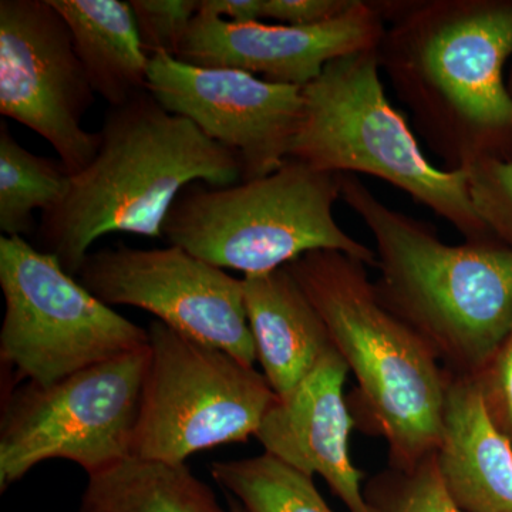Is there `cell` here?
I'll use <instances>...</instances> for the list:
<instances>
[{
  "mask_svg": "<svg viewBox=\"0 0 512 512\" xmlns=\"http://www.w3.org/2000/svg\"><path fill=\"white\" fill-rule=\"evenodd\" d=\"M92 163L72 175L66 198L43 212L36 248L77 278L94 242L114 232L163 238V225L187 185L242 181L238 158L150 93L109 107Z\"/></svg>",
  "mask_w": 512,
  "mask_h": 512,
  "instance_id": "cell-1",
  "label": "cell"
},
{
  "mask_svg": "<svg viewBox=\"0 0 512 512\" xmlns=\"http://www.w3.org/2000/svg\"><path fill=\"white\" fill-rule=\"evenodd\" d=\"M342 201L375 239L380 301L430 346L441 366L473 377L512 329V248L450 245L394 211L353 175Z\"/></svg>",
  "mask_w": 512,
  "mask_h": 512,
  "instance_id": "cell-2",
  "label": "cell"
},
{
  "mask_svg": "<svg viewBox=\"0 0 512 512\" xmlns=\"http://www.w3.org/2000/svg\"><path fill=\"white\" fill-rule=\"evenodd\" d=\"M356 380V410L389 447V467L412 470L439 447L448 372L430 346L377 295L366 265L313 251L286 265Z\"/></svg>",
  "mask_w": 512,
  "mask_h": 512,
  "instance_id": "cell-3",
  "label": "cell"
},
{
  "mask_svg": "<svg viewBox=\"0 0 512 512\" xmlns=\"http://www.w3.org/2000/svg\"><path fill=\"white\" fill-rule=\"evenodd\" d=\"M511 53L512 5L461 0L414 6L377 47L380 67L453 170L483 160L481 141L512 127Z\"/></svg>",
  "mask_w": 512,
  "mask_h": 512,
  "instance_id": "cell-4",
  "label": "cell"
},
{
  "mask_svg": "<svg viewBox=\"0 0 512 512\" xmlns=\"http://www.w3.org/2000/svg\"><path fill=\"white\" fill-rule=\"evenodd\" d=\"M302 116L291 160L336 175L367 174L399 188L453 225L473 244H488L470 195L467 168L434 167L380 79L377 49L333 60L302 87Z\"/></svg>",
  "mask_w": 512,
  "mask_h": 512,
  "instance_id": "cell-5",
  "label": "cell"
},
{
  "mask_svg": "<svg viewBox=\"0 0 512 512\" xmlns=\"http://www.w3.org/2000/svg\"><path fill=\"white\" fill-rule=\"evenodd\" d=\"M342 175L288 158L274 173L237 184L192 183L178 194L163 238L221 269L248 275L284 268L313 251H336L377 266L375 249L339 227Z\"/></svg>",
  "mask_w": 512,
  "mask_h": 512,
  "instance_id": "cell-6",
  "label": "cell"
},
{
  "mask_svg": "<svg viewBox=\"0 0 512 512\" xmlns=\"http://www.w3.org/2000/svg\"><path fill=\"white\" fill-rule=\"evenodd\" d=\"M147 332L133 456L185 464L201 451L255 437L278 399L264 373L160 320Z\"/></svg>",
  "mask_w": 512,
  "mask_h": 512,
  "instance_id": "cell-7",
  "label": "cell"
},
{
  "mask_svg": "<svg viewBox=\"0 0 512 512\" xmlns=\"http://www.w3.org/2000/svg\"><path fill=\"white\" fill-rule=\"evenodd\" d=\"M147 366L148 346L12 390L0 417V491L47 460L72 461L90 476L133 456Z\"/></svg>",
  "mask_w": 512,
  "mask_h": 512,
  "instance_id": "cell-8",
  "label": "cell"
},
{
  "mask_svg": "<svg viewBox=\"0 0 512 512\" xmlns=\"http://www.w3.org/2000/svg\"><path fill=\"white\" fill-rule=\"evenodd\" d=\"M0 288V360L16 379L55 383L148 346L147 329L101 302L25 238L0 237Z\"/></svg>",
  "mask_w": 512,
  "mask_h": 512,
  "instance_id": "cell-9",
  "label": "cell"
},
{
  "mask_svg": "<svg viewBox=\"0 0 512 512\" xmlns=\"http://www.w3.org/2000/svg\"><path fill=\"white\" fill-rule=\"evenodd\" d=\"M94 96L52 2L2 0L0 114L45 138L70 175L92 163L100 148V131L82 124Z\"/></svg>",
  "mask_w": 512,
  "mask_h": 512,
  "instance_id": "cell-10",
  "label": "cell"
},
{
  "mask_svg": "<svg viewBox=\"0 0 512 512\" xmlns=\"http://www.w3.org/2000/svg\"><path fill=\"white\" fill-rule=\"evenodd\" d=\"M77 279L106 305L143 309L168 328L255 365L242 279L183 248H101L87 255Z\"/></svg>",
  "mask_w": 512,
  "mask_h": 512,
  "instance_id": "cell-11",
  "label": "cell"
},
{
  "mask_svg": "<svg viewBox=\"0 0 512 512\" xmlns=\"http://www.w3.org/2000/svg\"><path fill=\"white\" fill-rule=\"evenodd\" d=\"M147 92L231 151L242 181L265 177L286 163L302 116L301 87L167 55L150 57Z\"/></svg>",
  "mask_w": 512,
  "mask_h": 512,
  "instance_id": "cell-12",
  "label": "cell"
},
{
  "mask_svg": "<svg viewBox=\"0 0 512 512\" xmlns=\"http://www.w3.org/2000/svg\"><path fill=\"white\" fill-rule=\"evenodd\" d=\"M384 32L375 6L359 0L345 15L312 26L231 23L197 13L177 59L302 89L333 60L377 49Z\"/></svg>",
  "mask_w": 512,
  "mask_h": 512,
  "instance_id": "cell-13",
  "label": "cell"
},
{
  "mask_svg": "<svg viewBox=\"0 0 512 512\" xmlns=\"http://www.w3.org/2000/svg\"><path fill=\"white\" fill-rule=\"evenodd\" d=\"M348 366L335 349L291 393L278 397L255 439L306 476H319L349 512H373L362 487L363 471L350 456L355 417L346 400Z\"/></svg>",
  "mask_w": 512,
  "mask_h": 512,
  "instance_id": "cell-14",
  "label": "cell"
},
{
  "mask_svg": "<svg viewBox=\"0 0 512 512\" xmlns=\"http://www.w3.org/2000/svg\"><path fill=\"white\" fill-rule=\"evenodd\" d=\"M436 463L460 510L512 512V441L491 419L471 377L448 372Z\"/></svg>",
  "mask_w": 512,
  "mask_h": 512,
  "instance_id": "cell-15",
  "label": "cell"
},
{
  "mask_svg": "<svg viewBox=\"0 0 512 512\" xmlns=\"http://www.w3.org/2000/svg\"><path fill=\"white\" fill-rule=\"evenodd\" d=\"M256 360L278 397L292 392L333 349L328 329L288 268L242 278Z\"/></svg>",
  "mask_w": 512,
  "mask_h": 512,
  "instance_id": "cell-16",
  "label": "cell"
},
{
  "mask_svg": "<svg viewBox=\"0 0 512 512\" xmlns=\"http://www.w3.org/2000/svg\"><path fill=\"white\" fill-rule=\"evenodd\" d=\"M73 37L87 79L109 107L147 92L150 56L141 45L130 3L50 0Z\"/></svg>",
  "mask_w": 512,
  "mask_h": 512,
  "instance_id": "cell-17",
  "label": "cell"
},
{
  "mask_svg": "<svg viewBox=\"0 0 512 512\" xmlns=\"http://www.w3.org/2000/svg\"><path fill=\"white\" fill-rule=\"evenodd\" d=\"M77 512H228L187 464L131 456L87 476Z\"/></svg>",
  "mask_w": 512,
  "mask_h": 512,
  "instance_id": "cell-18",
  "label": "cell"
},
{
  "mask_svg": "<svg viewBox=\"0 0 512 512\" xmlns=\"http://www.w3.org/2000/svg\"><path fill=\"white\" fill-rule=\"evenodd\" d=\"M72 175L59 160L26 150L0 123V231L25 238L35 232L36 210H53L66 198Z\"/></svg>",
  "mask_w": 512,
  "mask_h": 512,
  "instance_id": "cell-19",
  "label": "cell"
},
{
  "mask_svg": "<svg viewBox=\"0 0 512 512\" xmlns=\"http://www.w3.org/2000/svg\"><path fill=\"white\" fill-rule=\"evenodd\" d=\"M210 471L215 483L247 512H335L312 477L268 453L215 461Z\"/></svg>",
  "mask_w": 512,
  "mask_h": 512,
  "instance_id": "cell-20",
  "label": "cell"
},
{
  "mask_svg": "<svg viewBox=\"0 0 512 512\" xmlns=\"http://www.w3.org/2000/svg\"><path fill=\"white\" fill-rule=\"evenodd\" d=\"M367 504L373 512H464L451 500L436 453L412 470L389 467L365 487Z\"/></svg>",
  "mask_w": 512,
  "mask_h": 512,
  "instance_id": "cell-21",
  "label": "cell"
},
{
  "mask_svg": "<svg viewBox=\"0 0 512 512\" xmlns=\"http://www.w3.org/2000/svg\"><path fill=\"white\" fill-rule=\"evenodd\" d=\"M128 3L147 55L177 57L197 16L198 0H130Z\"/></svg>",
  "mask_w": 512,
  "mask_h": 512,
  "instance_id": "cell-22",
  "label": "cell"
},
{
  "mask_svg": "<svg viewBox=\"0 0 512 512\" xmlns=\"http://www.w3.org/2000/svg\"><path fill=\"white\" fill-rule=\"evenodd\" d=\"M468 185L478 217L487 231L512 215V157H490L468 165Z\"/></svg>",
  "mask_w": 512,
  "mask_h": 512,
  "instance_id": "cell-23",
  "label": "cell"
},
{
  "mask_svg": "<svg viewBox=\"0 0 512 512\" xmlns=\"http://www.w3.org/2000/svg\"><path fill=\"white\" fill-rule=\"evenodd\" d=\"M471 379L476 383L491 419L512 441V329Z\"/></svg>",
  "mask_w": 512,
  "mask_h": 512,
  "instance_id": "cell-24",
  "label": "cell"
},
{
  "mask_svg": "<svg viewBox=\"0 0 512 512\" xmlns=\"http://www.w3.org/2000/svg\"><path fill=\"white\" fill-rule=\"evenodd\" d=\"M357 0H262L261 19L279 25L312 26L345 15Z\"/></svg>",
  "mask_w": 512,
  "mask_h": 512,
  "instance_id": "cell-25",
  "label": "cell"
},
{
  "mask_svg": "<svg viewBox=\"0 0 512 512\" xmlns=\"http://www.w3.org/2000/svg\"><path fill=\"white\" fill-rule=\"evenodd\" d=\"M262 0H198V13L231 23L262 22Z\"/></svg>",
  "mask_w": 512,
  "mask_h": 512,
  "instance_id": "cell-26",
  "label": "cell"
},
{
  "mask_svg": "<svg viewBox=\"0 0 512 512\" xmlns=\"http://www.w3.org/2000/svg\"><path fill=\"white\" fill-rule=\"evenodd\" d=\"M227 503H228V508H227L228 512H247V511H245V508L242 507V505L239 504L237 500H235V498L231 497V495H228Z\"/></svg>",
  "mask_w": 512,
  "mask_h": 512,
  "instance_id": "cell-27",
  "label": "cell"
}]
</instances>
